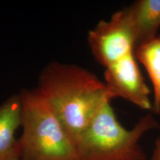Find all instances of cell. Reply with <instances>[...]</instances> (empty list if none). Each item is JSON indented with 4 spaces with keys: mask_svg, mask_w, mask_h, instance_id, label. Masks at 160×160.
I'll use <instances>...</instances> for the list:
<instances>
[{
    "mask_svg": "<svg viewBox=\"0 0 160 160\" xmlns=\"http://www.w3.org/2000/svg\"><path fill=\"white\" fill-rule=\"evenodd\" d=\"M37 90L76 145L104 104L113 99L105 83L91 71L59 62L44 68Z\"/></svg>",
    "mask_w": 160,
    "mask_h": 160,
    "instance_id": "6da1fadb",
    "label": "cell"
},
{
    "mask_svg": "<svg viewBox=\"0 0 160 160\" xmlns=\"http://www.w3.org/2000/svg\"><path fill=\"white\" fill-rule=\"evenodd\" d=\"M111 102L104 104L78 139L79 160H145L139 141L157 128V121L148 114L133 128L126 129L118 121Z\"/></svg>",
    "mask_w": 160,
    "mask_h": 160,
    "instance_id": "7a4b0ae2",
    "label": "cell"
},
{
    "mask_svg": "<svg viewBox=\"0 0 160 160\" xmlns=\"http://www.w3.org/2000/svg\"><path fill=\"white\" fill-rule=\"evenodd\" d=\"M19 95L22 160H79L74 142L39 92L23 90Z\"/></svg>",
    "mask_w": 160,
    "mask_h": 160,
    "instance_id": "3957f363",
    "label": "cell"
},
{
    "mask_svg": "<svg viewBox=\"0 0 160 160\" xmlns=\"http://www.w3.org/2000/svg\"><path fill=\"white\" fill-rule=\"evenodd\" d=\"M88 41L95 59L105 68L134 53L137 37L129 8L100 21L89 31Z\"/></svg>",
    "mask_w": 160,
    "mask_h": 160,
    "instance_id": "277c9868",
    "label": "cell"
},
{
    "mask_svg": "<svg viewBox=\"0 0 160 160\" xmlns=\"http://www.w3.org/2000/svg\"><path fill=\"white\" fill-rule=\"evenodd\" d=\"M105 85L113 99L122 98L143 110H151L150 90L138 65L134 53L106 68Z\"/></svg>",
    "mask_w": 160,
    "mask_h": 160,
    "instance_id": "5b68a950",
    "label": "cell"
},
{
    "mask_svg": "<svg viewBox=\"0 0 160 160\" xmlns=\"http://www.w3.org/2000/svg\"><path fill=\"white\" fill-rule=\"evenodd\" d=\"M22 105L16 94L0 105V160H22L19 140L16 133L22 126Z\"/></svg>",
    "mask_w": 160,
    "mask_h": 160,
    "instance_id": "8992f818",
    "label": "cell"
},
{
    "mask_svg": "<svg viewBox=\"0 0 160 160\" xmlns=\"http://www.w3.org/2000/svg\"><path fill=\"white\" fill-rule=\"evenodd\" d=\"M129 9L134 25L137 47L157 37L160 28V0H139Z\"/></svg>",
    "mask_w": 160,
    "mask_h": 160,
    "instance_id": "52a82bcc",
    "label": "cell"
},
{
    "mask_svg": "<svg viewBox=\"0 0 160 160\" xmlns=\"http://www.w3.org/2000/svg\"><path fill=\"white\" fill-rule=\"evenodd\" d=\"M134 55L145 68L153 84L154 99L152 110L160 113V37L137 46Z\"/></svg>",
    "mask_w": 160,
    "mask_h": 160,
    "instance_id": "ba28073f",
    "label": "cell"
},
{
    "mask_svg": "<svg viewBox=\"0 0 160 160\" xmlns=\"http://www.w3.org/2000/svg\"><path fill=\"white\" fill-rule=\"evenodd\" d=\"M152 160H160V138L158 139L155 149L153 151Z\"/></svg>",
    "mask_w": 160,
    "mask_h": 160,
    "instance_id": "9c48e42d",
    "label": "cell"
}]
</instances>
